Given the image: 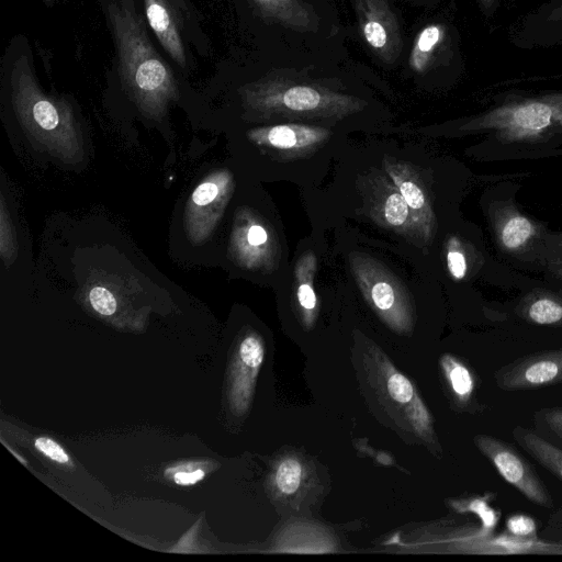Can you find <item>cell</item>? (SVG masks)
Listing matches in <instances>:
<instances>
[{
	"label": "cell",
	"instance_id": "obj_1",
	"mask_svg": "<svg viewBox=\"0 0 562 562\" xmlns=\"http://www.w3.org/2000/svg\"><path fill=\"white\" fill-rule=\"evenodd\" d=\"M108 14L123 88L143 113L159 117L179 94L173 74L149 42L132 0L110 2Z\"/></svg>",
	"mask_w": 562,
	"mask_h": 562
},
{
	"label": "cell",
	"instance_id": "obj_2",
	"mask_svg": "<svg viewBox=\"0 0 562 562\" xmlns=\"http://www.w3.org/2000/svg\"><path fill=\"white\" fill-rule=\"evenodd\" d=\"M11 94L15 114L34 143L64 161L82 160L81 132L70 104L43 92L25 55L14 61Z\"/></svg>",
	"mask_w": 562,
	"mask_h": 562
},
{
	"label": "cell",
	"instance_id": "obj_3",
	"mask_svg": "<svg viewBox=\"0 0 562 562\" xmlns=\"http://www.w3.org/2000/svg\"><path fill=\"white\" fill-rule=\"evenodd\" d=\"M245 106L261 119L341 120L362 111L355 95L284 78L262 79L241 89Z\"/></svg>",
	"mask_w": 562,
	"mask_h": 562
},
{
	"label": "cell",
	"instance_id": "obj_4",
	"mask_svg": "<svg viewBox=\"0 0 562 562\" xmlns=\"http://www.w3.org/2000/svg\"><path fill=\"white\" fill-rule=\"evenodd\" d=\"M562 126V93L508 103L473 117L460 130L493 131L505 143L536 139Z\"/></svg>",
	"mask_w": 562,
	"mask_h": 562
},
{
	"label": "cell",
	"instance_id": "obj_5",
	"mask_svg": "<svg viewBox=\"0 0 562 562\" xmlns=\"http://www.w3.org/2000/svg\"><path fill=\"white\" fill-rule=\"evenodd\" d=\"M248 139L274 162H300L329 144L333 132L304 123H280L248 131Z\"/></svg>",
	"mask_w": 562,
	"mask_h": 562
},
{
	"label": "cell",
	"instance_id": "obj_6",
	"mask_svg": "<svg viewBox=\"0 0 562 562\" xmlns=\"http://www.w3.org/2000/svg\"><path fill=\"white\" fill-rule=\"evenodd\" d=\"M350 261L358 286L373 310L393 328L406 329L408 301L397 280L367 256L356 255Z\"/></svg>",
	"mask_w": 562,
	"mask_h": 562
},
{
	"label": "cell",
	"instance_id": "obj_7",
	"mask_svg": "<svg viewBox=\"0 0 562 562\" xmlns=\"http://www.w3.org/2000/svg\"><path fill=\"white\" fill-rule=\"evenodd\" d=\"M477 449L499 475L532 504L552 508V497L531 464L507 442L490 435L474 437Z\"/></svg>",
	"mask_w": 562,
	"mask_h": 562
},
{
	"label": "cell",
	"instance_id": "obj_8",
	"mask_svg": "<svg viewBox=\"0 0 562 562\" xmlns=\"http://www.w3.org/2000/svg\"><path fill=\"white\" fill-rule=\"evenodd\" d=\"M504 391L535 390L562 382V348L533 352L501 367L494 373Z\"/></svg>",
	"mask_w": 562,
	"mask_h": 562
},
{
	"label": "cell",
	"instance_id": "obj_9",
	"mask_svg": "<svg viewBox=\"0 0 562 562\" xmlns=\"http://www.w3.org/2000/svg\"><path fill=\"white\" fill-rule=\"evenodd\" d=\"M361 35L384 63H393L402 52L403 41L397 19L387 0H356Z\"/></svg>",
	"mask_w": 562,
	"mask_h": 562
},
{
	"label": "cell",
	"instance_id": "obj_10",
	"mask_svg": "<svg viewBox=\"0 0 562 562\" xmlns=\"http://www.w3.org/2000/svg\"><path fill=\"white\" fill-rule=\"evenodd\" d=\"M369 207L375 223L406 237L422 238L408 204L386 173L371 180Z\"/></svg>",
	"mask_w": 562,
	"mask_h": 562
},
{
	"label": "cell",
	"instance_id": "obj_11",
	"mask_svg": "<svg viewBox=\"0 0 562 562\" xmlns=\"http://www.w3.org/2000/svg\"><path fill=\"white\" fill-rule=\"evenodd\" d=\"M383 166L384 172L408 204L422 238L429 239L434 234L436 217L422 179L405 162L385 159Z\"/></svg>",
	"mask_w": 562,
	"mask_h": 562
},
{
	"label": "cell",
	"instance_id": "obj_12",
	"mask_svg": "<svg viewBox=\"0 0 562 562\" xmlns=\"http://www.w3.org/2000/svg\"><path fill=\"white\" fill-rule=\"evenodd\" d=\"M263 356V344L258 335L249 334L241 340L233 368L229 393L232 408L238 414L249 406Z\"/></svg>",
	"mask_w": 562,
	"mask_h": 562
},
{
	"label": "cell",
	"instance_id": "obj_13",
	"mask_svg": "<svg viewBox=\"0 0 562 562\" xmlns=\"http://www.w3.org/2000/svg\"><path fill=\"white\" fill-rule=\"evenodd\" d=\"M233 247L244 267L260 268L267 266L271 259L274 241L263 223L247 215L234 231Z\"/></svg>",
	"mask_w": 562,
	"mask_h": 562
},
{
	"label": "cell",
	"instance_id": "obj_14",
	"mask_svg": "<svg viewBox=\"0 0 562 562\" xmlns=\"http://www.w3.org/2000/svg\"><path fill=\"white\" fill-rule=\"evenodd\" d=\"M231 182L229 173L220 172L194 189L187 213L191 234L194 233L205 210L211 225L214 224L220 215L213 212V209L218 212L222 211L231 190Z\"/></svg>",
	"mask_w": 562,
	"mask_h": 562
},
{
	"label": "cell",
	"instance_id": "obj_15",
	"mask_svg": "<svg viewBox=\"0 0 562 562\" xmlns=\"http://www.w3.org/2000/svg\"><path fill=\"white\" fill-rule=\"evenodd\" d=\"M259 12L276 23L300 32H314L318 20L304 0H251Z\"/></svg>",
	"mask_w": 562,
	"mask_h": 562
},
{
	"label": "cell",
	"instance_id": "obj_16",
	"mask_svg": "<svg viewBox=\"0 0 562 562\" xmlns=\"http://www.w3.org/2000/svg\"><path fill=\"white\" fill-rule=\"evenodd\" d=\"M147 21L165 50L182 68L186 67V54L178 31L166 0H144Z\"/></svg>",
	"mask_w": 562,
	"mask_h": 562
},
{
	"label": "cell",
	"instance_id": "obj_17",
	"mask_svg": "<svg viewBox=\"0 0 562 562\" xmlns=\"http://www.w3.org/2000/svg\"><path fill=\"white\" fill-rule=\"evenodd\" d=\"M497 240L503 249L514 251L522 248L535 235L537 227L516 209L505 206L494 217Z\"/></svg>",
	"mask_w": 562,
	"mask_h": 562
},
{
	"label": "cell",
	"instance_id": "obj_18",
	"mask_svg": "<svg viewBox=\"0 0 562 562\" xmlns=\"http://www.w3.org/2000/svg\"><path fill=\"white\" fill-rule=\"evenodd\" d=\"M442 370L452 396L458 405L472 411L482 408L476 401V376L473 370L461 360L445 355L441 358Z\"/></svg>",
	"mask_w": 562,
	"mask_h": 562
},
{
	"label": "cell",
	"instance_id": "obj_19",
	"mask_svg": "<svg viewBox=\"0 0 562 562\" xmlns=\"http://www.w3.org/2000/svg\"><path fill=\"white\" fill-rule=\"evenodd\" d=\"M525 321L541 326H562V299L547 292L526 296L517 308Z\"/></svg>",
	"mask_w": 562,
	"mask_h": 562
},
{
	"label": "cell",
	"instance_id": "obj_20",
	"mask_svg": "<svg viewBox=\"0 0 562 562\" xmlns=\"http://www.w3.org/2000/svg\"><path fill=\"white\" fill-rule=\"evenodd\" d=\"M513 437L542 468L562 481V450L530 429L517 426Z\"/></svg>",
	"mask_w": 562,
	"mask_h": 562
},
{
	"label": "cell",
	"instance_id": "obj_21",
	"mask_svg": "<svg viewBox=\"0 0 562 562\" xmlns=\"http://www.w3.org/2000/svg\"><path fill=\"white\" fill-rule=\"evenodd\" d=\"M316 270V258L314 252L308 251L299 259L294 271V294L296 302L307 323H311L316 313L318 301L314 290V276Z\"/></svg>",
	"mask_w": 562,
	"mask_h": 562
},
{
	"label": "cell",
	"instance_id": "obj_22",
	"mask_svg": "<svg viewBox=\"0 0 562 562\" xmlns=\"http://www.w3.org/2000/svg\"><path fill=\"white\" fill-rule=\"evenodd\" d=\"M443 37V29L439 24L425 26L416 35L411 50L408 64L416 72L427 69L432 54Z\"/></svg>",
	"mask_w": 562,
	"mask_h": 562
},
{
	"label": "cell",
	"instance_id": "obj_23",
	"mask_svg": "<svg viewBox=\"0 0 562 562\" xmlns=\"http://www.w3.org/2000/svg\"><path fill=\"white\" fill-rule=\"evenodd\" d=\"M302 475L303 467L299 460L294 458L283 459L276 470V486L282 494L291 495L300 487Z\"/></svg>",
	"mask_w": 562,
	"mask_h": 562
},
{
	"label": "cell",
	"instance_id": "obj_24",
	"mask_svg": "<svg viewBox=\"0 0 562 562\" xmlns=\"http://www.w3.org/2000/svg\"><path fill=\"white\" fill-rule=\"evenodd\" d=\"M446 261L449 273L454 280H462L468 271L467 257L461 241L458 237L451 236L447 243Z\"/></svg>",
	"mask_w": 562,
	"mask_h": 562
},
{
	"label": "cell",
	"instance_id": "obj_25",
	"mask_svg": "<svg viewBox=\"0 0 562 562\" xmlns=\"http://www.w3.org/2000/svg\"><path fill=\"white\" fill-rule=\"evenodd\" d=\"M89 302L92 308L103 316L113 315L117 307L114 294L108 288L102 285H95L90 289Z\"/></svg>",
	"mask_w": 562,
	"mask_h": 562
},
{
	"label": "cell",
	"instance_id": "obj_26",
	"mask_svg": "<svg viewBox=\"0 0 562 562\" xmlns=\"http://www.w3.org/2000/svg\"><path fill=\"white\" fill-rule=\"evenodd\" d=\"M386 387L390 396L398 403H407L413 398V385L409 380L401 373H392L387 379Z\"/></svg>",
	"mask_w": 562,
	"mask_h": 562
},
{
	"label": "cell",
	"instance_id": "obj_27",
	"mask_svg": "<svg viewBox=\"0 0 562 562\" xmlns=\"http://www.w3.org/2000/svg\"><path fill=\"white\" fill-rule=\"evenodd\" d=\"M34 446L41 453H43L48 459H50L55 462H58L61 464H66L69 462V456L67 454V452L64 450V448L58 442H56L52 438L37 437L34 440Z\"/></svg>",
	"mask_w": 562,
	"mask_h": 562
},
{
	"label": "cell",
	"instance_id": "obj_28",
	"mask_svg": "<svg viewBox=\"0 0 562 562\" xmlns=\"http://www.w3.org/2000/svg\"><path fill=\"white\" fill-rule=\"evenodd\" d=\"M508 532L514 537H531L536 533V521L526 515L508 517L506 521Z\"/></svg>",
	"mask_w": 562,
	"mask_h": 562
},
{
	"label": "cell",
	"instance_id": "obj_29",
	"mask_svg": "<svg viewBox=\"0 0 562 562\" xmlns=\"http://www.w3.org/2000/svg\"><path fill=\"white\" fill-rule=\"evenodd\" d=\"M538 419L546 426V428L562 439V408H544L538 412Z\"/></svg>",
	"mask_w": 562,
	"mask_h": 562
},
{
	"label": "cell",
	"instance_id": "obj_30",
	"mask_svg": "<svg viewBox=\"0 0 562 562\" xmlns=\"http://www.w3.org/2000/svg\"><path fill=\"white\" fill-rule=\"evenodd\" d=\"M204 477L203 470L179 471L173 473V481L178 485H192Z\"/></svg>",
	"mask_w": 562,
	"mask_h": 562
},
{
	"label": "cell",
	"instance_id": "obj_31",
	"mask_svg": "<svg viewBox=\"0 0 562 562\" xmlns=\"http://www.w3.org/2000/svg\"><path fill=\"white\" fill-rule=\"evenodd\" d=\"M484 1H485V2H488V1H491V0H484Z\"/></svg>",
	"mask_w": 562,
	"mask_h": 562
},
{
	"label": "cell",
	"instance_id": "obj_32",
	"mask_svg": "<svg viewBox=\"0 0 562 562\" xmlns=\"http://www.w3.org/2000/svg\"><path fill=\"white\" fill-rule=\"evenodd\" d=\"M48 1V0H47Z\"/></svg>",
	"mask_w": 562,
	"mask_h": 562
}]
</instances>
